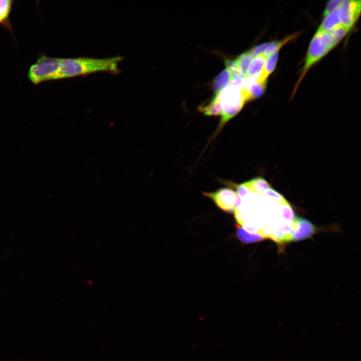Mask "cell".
<instances>
[{
	"label": "cell",
	"mask_w": 361,
	"mask_h": 361,
	"mask_svg": "<svg viewBox=\"0 0 361 361\" xmlns=\"http://www.w3.org/2000/svg\"><path fill=\"white\" fill-rule=\"evenodd\" d=\"M119 56L107 58H64L60 59L57 79L86 75L99 71L117 72Z\"/></svg>",
	"instance_id": "1"
},
{
	"label": "cell",
	"mask_w": 361,
	"mask_h": 361,
	"mask_svg": "<svg viewBox=\"0 0 361 361\" xmlns=\"http://www.w3.org/2000/svg\"><path fill=\"white\" fill-rule=\"evenodd\" d=\"M246 77L238 76L232 79L219 94H216L221 102L222 113L218 130L235 116L246 103L241 92Z\"/></svg>",
	"instance_id": "2"
},
{
	"label": "cell",
	"mask_w": 361,
	"mask_h": 361,
	"mask_svg": "<svg viewBox=\"0 0 361 361\" xmlns=\"http://www.w3.org/2000/svg\"><path fill=\"white\" fill-rule=\"evenodd\" d=\"M60 59L42 55L33 64L28 72V78L34 84L57 80Z\"/></svg>",
	"instance_id": "3"
},
{
	"label": "cell",
	"mask_w": 361,
	"mask_h": 361,
	"mask_svg": "<svg viewBox=\"0 0 361 361\" xmlns=\"http://www.w3.org/2000/svg\"><path fill=\"white\" fill-rule=\"evenodd\" d=\"M331 49L328 47L322 39L321 34L316 32L309 44L305 58V61L301 74L296 84L294 93L303 77L310 67L320 60Z\"/></svg>",
	"instance_id": "4"
},
{
	"label": "cell",
	"mask_w": 361,
	"mask_h": 361,
	"mask_svg": "<svg viewBox=\"0 0 361 361\" xmlns=\"http://www.w3.org/2000/svg\"><path fill=\"white\" fill-rule=\"evenodd\" d=\"M203 195L213 200L219 208L227 213H234L241 203L237 192L229 188H221L214 192L203 193Z\"/></svg>",
	"instance_id": "5"
},
{
	"label": "cell",
	"mask_w": 361,
	"mask_h": 361,
	"mask_svg": "<svg viewBox=\"0 0 361 361\" xmlns=\"http://www.w3.org/2000/svg\"><path fill=\"white\" fill-rule=\"evenodd\" d=\"M293 241H299L311 237L316 232V227L309 221L296 217L291 223Z\"/></svg>",
	"instance_id": "6"
},
{
	"label": "cell",
	"mask_w": 361,
	"mask_h": 361,
	"mask_svg": "<svg viewBox=\"0 0 361 361\" xmlns=\"http://www.w3.org/2000/svg\"><path fill=\"white\" fill-rule=\"evenodd\" d=\"M360 1H343L341 24L351 29L360 14Z\"/></svg>",
	"instance_id": "7"
},
{
	"label": "cell",
	"mask_w": 361,
	"mask_h": 361,
	"mask_svg": "<svg viewBox=\"0 0 361 361\" xmlns=\"http://www.w3.org/2000/svg\"><path fill=\"white\" fill-rule=\"evenodd\" d=\"M342 10L341 4L324 17L317 31L328 32L341 24Z\"/></svg>",
	"instance_id": "8"
},
{
	"label": "cell",
	"mask_w": 361,
	"mask_h": 361,
	"mask_svg": "<svg viewBox=\"0 0 361 361\" xmlns=\"http://www.w3.org/2000/svg\"><path fill=\"white\" fill-rule=\"evenodd\" d=\"M266 82H259L250 78H246L243 86L245 89L249 100L261 96L266 88Z\"/></svg>",
	"instance_id": "9"
},
{
	"label": "cell",
	"mask_w": 361,
	"mask_h": 361,
	"mask_svg": "<svg viewBox=\"0 0 361 361\" xmlns=\"http://www.w3.org/2000/svg\"><path fill=\"white\" fill-rule=\"evenodd\" d=\"M266 55L262 54L254 56L247 72V78H252L256 81L259 79L264 66Z\"/></svg>",
	"instance_id": "10"
},
{
	"label": "cell",
	"mask_w": 361,
	"mask_h": 361,
	"mask_svg": "<svg viewBox=\"0 0 361 361\" xmlns=\"http://www.w3.org/2000/svg\"><path fill=\"white\" fill-rule=\"evenodd\" d=\"M278 52H275L270 55H266V60L262 74L257 81L259 82H266L267 78L275 68Z\"/></svg>",
	"instance_id": "11"
},
{
	"label": "cell",
	"mask_w": 361,
	"mask_h": 361,
	"mask_svg": "<svg viewBox=\"0 0 361 361\" xmlns=\"http://www.w3.org/2000/svg\"><path fill=\"white\" fill-rule=\"evenodd\" d=\"M198 109L207 116H218L222 113V106L217 95L208 103L200 105Z\"/></svg>",
	"instance_id": "12"
},
{
	"label": "cell",
	"mask_w": 361,
	"mask_h": 361,
	"mask_svg": "<svg viewBox=\"0 0 361 361\" xmlns=\"http://www.w3.org/2000/svg\"><path fill=\"white\" fill-rule=\"evenodd\" d=\"M231 74L227 69H224L215 78L213 83V89L216 94H219L230 83Z\"/></svg>",
	"instance_id": "13"
},
{
	"label": "cell",
	"mask_w": 361,
	"mask_h": 361,
	"mask_svg": "<svg viewBox=\"0 0 361 361\" xmlns=\"http://www.w3.org/2000/svg\"><path fill=\"white\" fill-rule=\"evenodd\" d=\"M237 237L244 243H250L265 239L263 236L258 233L249 232L241 226L237 225Z\"/></svg>",
	"instance_id": "14"
},
{
	"label": "cell",
	"mask_w": 361,
	"mask_h": 361,
	"mask_svg": "<svg viewBox=\"0 0 361 361\" xmlns=\"http://www.w3.org/2000/svg\"><path fill=\"white\" fill-rule=\"evenodd\" d=\"M254 57V55L249 51L242 53L235 60L240 72L245 77L247 78L249 65Z\"/></svg>",
	"instance_id": "15"
},
{
	"label": "cell",
	"mask_w": 361,
	"mask_h": 361,
	"mask_svg": "<svg viewBox=\"0 0 361 361\" xmlns=\"http://www.w3.org/2000/svg\"><path fill=\"white\" fill-rule=\"evenodd\" d=\"M299 34L295 33L287 37L282 40L268 42V46L264 54L266 55H268L274 52H279L284 45L294 39Z\"/></svg>",
	"instance_id": "16"
},
{
	"label": "cell",
	"mask_w": 361,
	"mask_h": 361,
	"mask_svg": "<svg viewBox=\"0 0 361 361\" xmlns=\"http://www.w3.org/2000/svg\"><path fill=\"white\" fill-rule=\"evenodd\" d=\"M350 29L340 24L326 32L337 44L348 33Z\"/></svg>",
	"instance_id": "17"
},
{
	"label": "cell",
	"mask_w": 361,
	"mask_h": 361,
	"mask_svg": "<svg viewBox=\"0 0 361 361\" xmlns=\"http://www.w3.org/2000/svg\"><path fill=\"white\" fill-rule=\"evenodd\" d=\"M12 2L10 0H0V23L4 22L8 19Z\"/></svg>",
	"instance_id": "18"
},
{
	"label": "cell",
	"mask_w": 361,
	"mask_h": 361,
	"mask_svg": "<svg viewBox=\"0 0 361 361\" xmlns=\"http://www.w3.org/2000/svg\"><path fill=\"white\" fill-rule=\"evenodd\" d=\"M342 0H331L329 1L327 3L323 12V16L325 17L335 8L338 7L342 3Z\"/></svg>",
	"instance_id": "19"
},
{
	"label": "cell",
	"mask_w": 361,
	"mask_h": 361,
	"mask_svg": "<svg viewBox=\"0 0 361 361\" xmlns=\"http://www.w3.org/2000/svg\"><path fill=\"white\" fill-rule=\"evenodd\" d=\"M268 45V43H265L256 45L252 48L250 52L254 55V56L264 54Z\"/></svg>",
	"instance_id": "20"
}]
</instances>
